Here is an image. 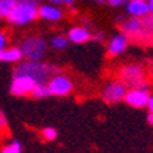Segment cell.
Returning a JSON list of instances; mask_svg holds the SVG:
<instances>
[{
  "label": "cell",
  "mask_w": 153,
  "mask_h": 153,
  "mask_svg": "<svg viewBox=\"0 0 153 153\" xmlns=\"http://www.w3.org/2000/svg\"><path fill=\"white\" fill-rule=\"evenodd\" d=\"M57 68L42 63L40 60H28L23 61L22 65H19L14 71V74H22L28 75L35 81V83H45L48 78H51L52 75H55Z\"/></svg>",
  "instance_id": "1"
},
{
  "label": "cell",
  "mask_w": 153,
  "mask_h": 153,
  "mask_svg": "<svg viewBox=\"0 0 153 153\" xmlns=\"http://www.w3.org/2000/svg\"><path fill=\"white\" fill-rule=\"evenodd\" d=\"M37 16H38V6L35 0H19L6 19L11 23L23 26V25H28L34 19H37Z\"/></svg>",
  "instance_id": "2"
},
{
  "label": "cell",
  "mask_w": 153,
  "mask_h": 153,
  "mask_svg": "<svg viewBox=\"0 0 153 153\" xmlns=\"http://www.w3.org/2000/svg\"><path fill=\"white\" fill-rule=\"evenodd\" d=\"M121 80L126 86H130L132 89H141L149 91V84L144 78V71L139 65H127L121 69Z\"/></svg>",
  "instance_id": "3"
},
{
  "label": "cell",
  "mask_w": 153,
  "mask_h": 153,
  "mask_svg": "<svg viewBox=\"0 0 153 153\" xmlns=\"http://www.w3.org/2000/svg\"><path fill=\"white\" fill-rule=\"evenodd\" d=\"M48 49V43L43 37H26L22 42V54L28 60H40Z\"/></svg>",
  "instance_id": "4"
},
{
  "label": "cell",
  "mask_w": 153,
  "mask_h": 153,
  "mask_svg": "<svg viewBox=\"0 0 153 153\" xmlns=\"http://www.w3.org/2000/svg\"><path fill=\"white\" fill-rule=\"evenodd\" d=\"M48 89H49V94L51 95H55V97H66L72 92L74 84L71 81L69 76L63 75V74H57L52 75L49 78L48 83Z\"/></svg>",
  "instance_id": "5"
},
{
  "label": "cell",
  "mask_w": 153,
  "mask_h": 153,
  "mask_svg": "<svg viewBox=\"0 0 153 153\" xmlns=\"http://www.w3.org/2000/svg\"><path fill=\"white\" fill-rule=\"evenodd\" d=\"M126 92H127L126 83H124L123 80H113V81H109V83L104 86L101 95H103L104 101L113 104V103H120L121 100H124Z\"/></svg>",
  "instance_id": "6"
},
{
  "label": "cell",
  "mask_w": 153,
  "mask_h": 153,
  "mask_svg": "<svg viewBox=\"0 0 153 153\" xmlns=\"http://www.w3.org/2000/svg\"><path fill=\"white\" fill-rule=\"evenodd\" d=\"M37 83L28 75H22V74H14V78H12L11 87L9 91L12 95L16 97H25V95H29L32 92V89Z\"/></svg>",
  "instance_id": "7"
},
{
  "label": "cell",
  "mask_w": 153,
  "mask_h": 153,
  "mask_svg": "<svg viewBox=\"0 0 153 153\" xmlns=\"http://www.w3.org/2000/svg\"><path fill=\"white\" fill-rule=\"evenodd\" d=\"M149 92L147 91H141V89H130V91L126 92L124 100L127 101V104L136 107V109H141L146 107L149 103Z\"/></svg>",
  "instance_id": "8"
},
{
  "label": "cell",
  "mask_w": 153,
  "mask_h": 153,
  "mask_svg": "<svg viewBox=\"0 0 153 153\" xmlns=\"http://www.w3.org/2000/svg\"><path fill=\"white\" fill-rule=\"evenodd\" d=\"M127 43H129V37L126 34H118V35L112 37V40L109 42V46H107L109 57H117L121 52H124L127 48Z\"/></svg>",
  "instance_id": "9"
},
{
  "label": "cell",
  "mask_w": 153,
  "mask_h": 153,
  "mask_svg": "<svg viewBox=\"0 0 153 153\" xmlns=\"http://www.w3.org/2000/svg\"><path fill=\"white\" fill-rule=\"evenodd\" d=\"M92 38L91 35V31L84 26H75V28H71L69 29V34H68V40L72 42V43H86Z\"/></svg>",
  "instance_id": "10"
},
{
  "label": "cell",
  "mask_w": 153,
  "mask_h": 153,
  "mask_svg": "<svg viewBox=\"0 0 153 153\" xmlns=\"http://www.w3.org/2000/svg\"><path fill=\"white\" fill-rule=\"evenodd\" d=\"M38 16L43 20H49V22H57L63 17V11L52 6V5H42L38 8Z\"/></svg>",
  "instance_id": "11"
},
{
  "label": "cell",
  "mask_w": 153,
  "mask_h": 153,
  "mask_svg": "<svg viewBox=\"0 0 153 153\" xmlns=\"http://www.w3.org/2000/svg\"><path fill=\"white\" fill-rule=\"evenodd\" d=\"M127 12L132 17H143L149 14V6L146 0H130L127 3Z\"/></svg>",
  "instance_id": "12"
},
{
  "label": "cell",
  "mask_w": 153,
  "mask_h": 153,
  "mask_svg": "<svg viewBox=\"0 0 153 153\" xmlns=\"http://www.w3.org/2000/svg\"><path fill=\"white\" fill-rule=\"evenodd\" d=\"M23 58L20 48H5L0 51V61L5 63H16Z\"/></svg>",
  "instance_id": "13"
},
{
  "label": "cell",
  "mask_w": 153,
  "mask_h": 153,
  "mask_svg": "<svg viewBox=\"0 0 153 153\" xmlns=\"http://www.w3.org/2000/svg\"><path fill=\"white\" fill-rule=\"evenodd\" d=\"M141 28H143V23H141V20H139V19L132 17V19H129L127 22H123V32L127 37H132L133 34H136Z\"/></svg>",
  "instance_id": "14"
},
{
  "label": "cell",
  "mask_w": 153,
  "mask_h": 153,
  "mask_svg": "<svg viewBox=\"0 0 153 153\" xmlns=\"http://www.w3.org/2000/svg\"><path fill=\"white\" fill-rule=\"evenodd\" d=\"M132 40L138 45H153V34L144 28H141L136 34H133L132 37Z\"/></svg>",
  "instance_id": "15"
},
{
  "label": "cell",
  "mask_w": 153,
  "mask_h": 153,
  "mask_svg": "<svg viewBox=\"0 0 153 153\" xmlns=\"http://www.w3.org/2000/svg\"><path fill=\"white\" fill-rule=\"evenodd\" d=\"M17 0H0V17L6 19L11 14V11L14 9Z\"/></svg>",
  "instance_id": "16"
},
{
  "label": "cell",
  "mask_w": 153,
  "mask_h": 153,
  "mask_svg": "<svg viewBox=\"0 0 153 153\" xmlns=\"http://www.w3.org/2000/svg\"><path fill=\"white\" fill-rule=\"evenodd\" d=\"M31 95H32L34 98H46V97H49L51 94H49L48 84H45V83H37V84L34 86V89H32Z\"/></svg>",
  "instance_id": "17"
},
{
  "label": "cell",
  "mask_w": 153,
  "mask_h": 153,
  "mask_svg": "<svg viewBox=\"0 0 153 153\" xmlns=\"http://www.w3.org/2000/svg\"><path fill=\"white\" fill-rule=\"evenodd\" d=\"M68 45H69V40L66 37H63V35H55L52 40H51V46H52L54 49H57V51L65 49Z\"/></svg>",
  "instance_id": "18"
},
{
  "label": "cell",
  "mask_w": 153,
  "mask_h": 153,
  "mask_svg": "<svg viewBox=\"0 0 153 153\" xmlns=\"http://www.w3.org/2000/svg\"><path fill=\"white\" fill-rule=\"evenodd\" d=\"M2 153H22V146H20V143L14 141V143L5 146L2 149Z\"/></svg>",
  "instance_id": "19"
},
{
  "label": "cell",
  "mask_w": 153,
  "mask_h": 153,
  "mask_svg": "<svg viewBox=\"0 0 153 153\" xmlns=\"http://www.w3.org/2000/svg\"><path fill=\"white\" fill-rule=\"evenodd\" d=\"M144 19L141 20V23H143V28L144 29H147V31H150L152 34H153V14H146V16H143Z\"/></svg>",
  "instance_id": "20"
},
{
  "label": "cell",
  "mask_w": 153,
  "mask_h": 153,
  "mask_svg": "<svg viewBox=\"0 0 153 153\" xmlns=\"http://www.w3.org/2000/svg\"><path fill=\"white\" fill-rule=\"evenodd\" d=\"M45 141H54V139L57 138V130L54 129V127H46V129H43L42 132Z\"/></svg>",
  "instance_id": "21"
},
{
  "label": "cell",
  "mask_w": 153,
  "mask_h": 153,
  "mask_svg": "<svg viewBox=\"0 0 153 153\" xmlns=\"http://www.w3.org/2000/svg\"><path fill=\"white\" fill-rule=\"evenodd\" d=\"M6 127H8V120H6V115H5L2 110H0V129L5 130Z\"/></svg>",
  "instance_id": "22"
},
{
  "label": "cell",
  "mask_w": 153,
  "mask_h": 153,
  "mask_svg": "<svg viewBox=\"0 0 153 153\" xmlns=\"http://www.w3.org/2000/svg\"><path fill=\"white\" fill-rule=\"evenodd\" d=\"M6 43H8V38H6V34L0 31V51L6 48Z\"/></svg>",
  "instance_id": "23"
},
{
  "label": "cell",
  "mask_w": 153,
  "mask_h": 153,
  "mask_svg": "<svg viewBox=\"0 0 153 153\" xmlns=\"http://www.w3.org/2000/svg\"><path fill=\"white\" fill-rule=\"evenodd\" d=\"M107 3L110 6H121V5L127 3V0H107Z\"/></svg>",
  "instance_id": "24"
},
{
  "label": "cell",
  "mask_w": 153,
  "mask_h": 153,
  "mask_svg": "<svg viewBox=\"0 0 153 153\" xmlns=\"http://www.w3.org/2000/svg\"><path fill=\"white\" fill-rule=\"evenodd\" d=\"M94 38H95V40H98V42H103V40H104V34H103V32H97V34L94 35Z\"/></svg>",
  "instance_id": "25"
},
{
  "label": "cell",
  "mask_w": 153,
  "mask_h": 153,
  "mask_svg": "<svg viewBox=\"0 0 153 153\" xmlns=\"http://www.w3.org/2000/svg\"><path fill=\"white\" fill-rule=\"evenodd\" d=\"M147 107L150 109V112H153V97L149 98V103H147Z\"/></svg>",
  "instance_id": "26"
},
{
  "label": "cell",
  "mask_w": 153,
  "mask_h": 153,
  "mask_svg": "<svg viewBox=\"0 0 153 153\" xmlns=\"http://www.w3.org/2000/svg\"><path fill=\"white\" fill-rule=\"evenodd\" d=\"M147 6H149V12H150V14H153V0H149Z\"/></svg>",
  "instance_id": "27"
},
{
  "label": "cell",
  "mask_w": 153,
  "mask_h": 153,
  "mask_svg": "<svg viewBox=\"0 0 153 153\" xmlns=\"http://www.w3.org/2000/svg\"><path fill=\"white\" fill-rule=\"evenodd\" d=\"M147 121H149L150 126H153V112H150V115L147 117Z\"/></svg>",
  "instance_id": "28"
},
{
  "label": "cell",
  "mask_w": 153,
  "mask_h": 153,
  "mask_svg": "<svg viewBox=\"0 0 153 153\" xmlns=\"http://www.w3.org/2000/svg\"><path fill=\"white\" fill-rule=\"evenodd\" d=\"M63 3H65V5H68V6H71V8H72V5H74V0H63Z\"/></svg>",
  "instance_id": "29"
},
{
  "label": "cell",
  "mask_w": 153,
  "mask_h": 153,
  "mask_svg": "<svg viewBox=\"0 0 153 153\" xmlns=\"http://www.w3.org/2000/svg\"><path fill=\"white\" fill-rule=\"evenodd\" d=\"M52 3H55V5H58V3H63V0H51Z\"/></svg>",
  "instance_id": "30"
},
{
  "label": "cell",
  "mask_w": 153,
  "mask_h": 153,
  "mask_svg": "<svg viewBox=\"0 0 153 153\" xmlns=\"http://www.w3.org/2000/svg\"><path fill=\"white\" fill-rule=\"evenodd\" d=\"M152 76H153V66H152Z\"/></svg>",
  "instance_id": "31"
}]
</instances>
